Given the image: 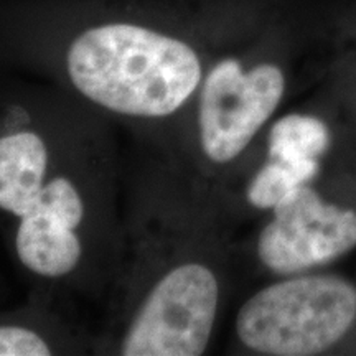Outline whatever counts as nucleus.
I'll return each instance as SVG.
<instances>
[{"label": "nucleus", "instance_id": "1", "mask_svg": "<svg viewBox=\"0 0 356 356\" xmlns=\"http://www.w3.org/2000/svg\"><path fill=\"white\" fill-rule=\"evenodd\" d=\"M211 188L144 145L124 178L121 246L96 356H200L222 304Z\"/></svg>", "mask_w": 356, "mask_h": 356}, {"label": "nucleus", "instance_id": "2", "mask_svg": "<svg viewBox=\"0 0 356 356\" xmlns=\"http://www.w3.org/2000/svg\"><path fill=\"white\" fill-rule=\"evenodd\" d=\"M29 56L47 84L157 150L210 63L184 12L157 6H47Z\"/></svg>", "mask_w": 356, "mask_h": 356}, {"label": "nucleus", "instance_id": "3", "mask_svg": "<svg viewBox=\"0 0 356 356\" xmlns=\"http://www.w3.org/2000/svg\"><path fill=\"white\" fill-rule=\"evenodd\" d=\"M115 129L92 113L13 221V256L37 293L60 302L108 296L122 225Z\"/></svg>", "mask_w": 356, "mask_h": 356}, {"label": "nucleus", "instance_id": "4", "mask_svg": "<svg viewBox=\"0 0 356 356\" xmlns=\"http://www.w3.org/2000/svg\"><path fill=\"white\" fill-rule=\"evenodd\" d=\"M356 318V289L335 275H300L269 284L238 310L234 335L244 350L310 356L335 345Z\"/></svg>", "mask_w": 356, "mask_h": 356}, {"label": "nucleus", "instance_id": "5", "mask_svg": "<svg viewBox=\"0 0 356 356\" xmlns=\"http://www.w3.org/2000/svg\"><path fill=\"white\" fill-rule=\"evenodd\" d=\"M256 239V256L279 275H293L356 246V213L327 204L302 185L270 210Z\"/></svg>", "mask_w": 356, "mask_h": 356}, {"label": "nucleus", "instance_id": "6", "mask_svg": "<svg viewBox=\"0 0 356 356\" xmlns=\"http://www.w3.org/2000/svg\"><path fill=\"white\" fill-rule=\"evenodd\" d=\"M330 144V132L317 118L287 114L277 119L267 134V157L287 163L317 160Z\"/></svg>", "mask_w": 356, "mask_h": 356}, {"label": "nucleus", "instance_id": "7", "mask_svg": "<svg viewBox=\"0 0 356 356\" xmlns=\"http://www.w3.org/2000/svg\"><path fill=\"white\" fill-rule=\"evenodd\" d=\"M317 172V160L287 163L267 157L266 162L249 178L244 198L254 210L270 211L293 190L310 181Z\"/></svg>", "mask_w": 356, "mask_h": 356}]
</instances>
